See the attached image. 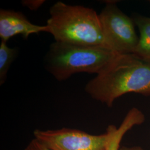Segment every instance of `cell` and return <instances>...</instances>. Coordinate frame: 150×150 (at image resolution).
Returning <instances> with one entry per match:
<instances>
[{"label":"cell","instance_id":"277c9868","mask_svg":"<svg viewBox=\"0 0 150 150\" xmlns=\"http://www.w3.org/2000/svg\"><path fill=\"white\" fill-rule=\"evenodd\" d=\"M99 18L106 47L120 54H134L139 36L132 18L121 11L113 1L106 2Z\"/></svg>","mask_w":150,"mask_h":150},{"label":"cell","instance_id":"52a82bcc","mask_svg":"<svg viewBox=\"0 0 150 150\" xmlns=\"http://www.w3.org/2000/svg\"><path fill=\"white\" fill-rule=\"evenodd\" d=\"M145 120V115L142 112L134 107L129 110L118 127L113 125L108 126L106 129L108 134L106 150H120L124 135L135 126L144 123Z\"/></svg>","mask_w":150,"mask_h":150},{"label":"cell","instance_id":"ba28073f","mask_svg":"<svg viewBox=\"0 0 150 150\" xmlns=\"http://www.w3.org/2000/svg\"><path fill=\"white\" fill-rule=\"evenodd\" d=\"M139 31V40L132 54L150 64V17L134 13L131 16Z\"/></svg>","mask_w":150,"mask_h":150},{"label":"cell","instance_id":"7a4b0ae2","mask_svg":"<svg viewBox=\"0 0 150 150\" xmlns=\"http://www.w3.org/2000/svg\"><path fill=\"white\" fill-rule=\"evenodd\" d=\"M49 12L47 32L55 41L106 47L99 15L93 9L59 1L51 7Z\"/></svg>","mask_w":150,"mask_h":150},{"label":"cell","instance_id":"30bf717a","mask_svg":"<svg viewBox=\"0 0 150 150\" xmlns=\"http://www.w3.org/2000/svg\"><path fill=\"white\" fill-rule=\"evenodd\" d=\"M24 150H54L35 139H32Z\"/></svg>","mask_w":150,"mask_h":150},{"label":"cell","instance_id":"5b68a950","mask_svg":"<svg viewBox=\"0 0 150 150\" xmlns=\"http://www.w3.org/2000/svg\"><path fill=\"white\" fill-rule=\"evenodd\" d=\"M34 139L54 150H106L108 141L107 132L91 134L70 128L33 131Z\"/></svg>","mask_w":150,"mask_h":150},{"label":"cell","instance_id":"8fae6325","mask_svg":"<svg viewBox=\"0 0 150 150\" xmlns=\"http://www.w3.org/2000/svg\"><path fill=\"white\" fill-rule=\"evenodd\" d=\"M45 2L42 0H25L22 1V4L32 11H37Z\"/></svg>","mask_w":150,"mask_h":150},{"label":"cell","instance_id":"7c38bea8","mask_svg":"<svg viewBox=\"0 0 150 150\" xmlns=\"http://www.w3.org/2000/svg\"><path fill=\"white\" fill-rule=\"evenodd\" d=\"M120 150H144L142 148L139 146H134V147H123L120 148Z\"/></svg>","mask_w":150,"mask_h":150},{"label":"cell","instance_id":"3957f363","mask_svg":"<svg viewBox=\"0 0 150 150\" xmlns=\"http://www.w3.org/2000/svg\"><path fill=\"white\" fill-rule=\"evenodd\" d=\"M120 54L103 46L71 45L54 41L44 59L45 69L56 80L63 81L76 74H100Z\"/></svg>","mask_w":150,"mask_h":150},{"label":"cell","instance_id":"6da1fadb","mask_svg":"<svg viewBox=\"0 0 150 150\" xmlns=\"http://www.w3.org/2000/svg\"><path fill=\"white\" fill-rule=\"evenodd\" d=\"M85 90L92 98L108 107L126 93L150 96V64L132 54H119L87 83Z\"/></svg>","mask_w":150,"mask_h":150},{"label":"cell","instance_id":"9c48e42d","mask_svg":"<svg viewBox=\"0 0 150 150\" xmlns=\"http://www.w3.org/2000/svg\"><path fill=\"white\" fill-rule=\"evenodd\" d=\"M17 48H11L5 41H1L0 44V85L6 82L8 71L12 63L18 55Z\"/></svg>","mask_w":150,"mask_h":150},{"label":"cell","instance_id":"8992f818","mask_svg":"<svg viewBox=\"0 0 150 150\" xmlns=\"http://www.w3.org/2000/svg\"><path fill=\"white\" fill-rule=\"evenodd\" d=\"M47 31L46 25L32 23L21 12L5 9L0 10V38L2 41L7 42L10 38L18 35L27 39L32 34Z\"/></svg>","mask_w":150,"mask_h":150}]
</instances>
